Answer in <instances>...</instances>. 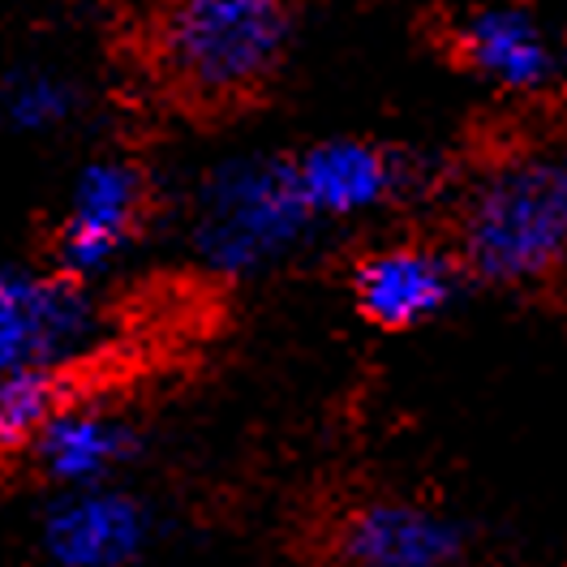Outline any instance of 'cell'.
Returning <instances> with one entry per match:
<instances>
[{"label":"cell","instance_id":"6da1fadb","mask_svg":"<svg viewBox=\"0 0 567 567\" xmlns=\"http://www.w3.org/2000/svg\"><path fill=\"white\" fill-rule=\"evenodd\" d=\"M292 27L297 0H155L138 65L173 112L228 121L271 95Z\"/></svg>","mask_w":567,"mask_h":567},{"label":"cell","instance_id":"7a4b0ae2","mask_svg":"<svg viewBox=\"0 0 567 567\" xmlns=\"http://www.w3.org/2000/svg\"><path fill=\"white\" fill-rule=\"evenodd\" d=\"M464 276L491 288H542L564 271L567 173L550 146L491 159L461 194L452 249Z\"/></svg>","mask_w":567,"mask_h":567},{"label":"cell","instance_id":"3957f363","mask_svg":"<svg viewBox=\"0 0 567 567\" xmlns=\"http://www.w3.org/2000/svg\"><path fill=\"white\" fill-rule=\"evenodd\" d=\"M322 567H461V529L404 495H353L322 512L315 525Z\"/></svg>","mask_w":567,"mask_h":567},{"label":"cell","instance_id":"277c9868","mask_svg":"<svg viewBox=\"0 0 567 567\" xmlns=\"http://www.w3.org/2000/svg\"><path fill=\"white\" fill-rule=\"evenodd\" d=\"M151 212L146 173L130 159H100L78 185L65 224L56 228V258L65 276H91L125 241H134L142 219Z\"/></svg>","mask_w":567,"mask_h":567},{"label":"cell","instance_id":"5b68a950","mask_svg":"<svg viewBox=\"0 0 567 567\" xmlns=\"http://www.w3.org/2000/svg\"><path fill=\"white\" fill-rule=\"evenodd\" d=\"M456 276H461L456 258L425 241L370 249L353 267L357 315L379 331H413L447 306Z\"/></svg>","mask_w":567,"mask_h":567},{"label":"cell","instance_id":"8992f818","mask_svg":"<svg viewBox=\"0 0 567 567\" xmlns=\"http://www.w3.org/2000/svg\"><path fill=\"white\" fill-rule=\"evenodd\" d=\"M447 52L468 73L495 82L498 91L533 95L555 78V52L529 9L482 4L447 27Z\"/></svg>","mask_w":567,"mask_h":567},{"label":"cell","instance_id":"52a82bcc","mask_svg":"<svg viewBox=\"0 0 567 567\" xmlns=\"http://www.w3.org/2000/svg\"><path fill=\"white\" fill-rule=\"evenodd\" d=\"M400 159L388 146L365 138H331L310 146L292 168V189L306 212L357 215L383 207L400 185Z\"/></svg>","mask_w":567,"mask_h":567},{"label":"cell","instance_id":"ba28073f","mask_svg":"<svg viewBox=\"0 0 567 567\" xmlns=\"http://www.w3.org/2000/svg\"><path fill=\"white\" fill-rule=\"evenodd\" d=\"M82 331V306L70 288L0 271V374L48 365L43 357Z\"/></svg>","mask_w":567,"mask_h":567},{"label":"cell","instance_id":"9c48e42d","mask_svg":"<svg viewBox=\"0 0 567 567\" xmlns=\"http://www.w3.org/2000/svg\"><path fill=\"white\" fill-rule=\"evenodd\" d=\"M130 452V430L112 413H95L82 404H65L43 425L31 464H39L52 482H91Z\"/></svg>","mask_w":567,"mask_h":567},{"label":"cell","instance_id":"30bf717a","mask_svg":"<svg viewBox=\"0 0 567 567\" xmlns=\"http://www.w3.org/2000/svg\"><path fill=\"white\" fill-rule=\"evenodd\" d=\"M70 404V383L52 365H13L0 374V468L31 461L43 425Z\"/></svg>","mask_w":567,"mask_h":567},{"label":"cell","instance_id":"8fae6325","mask_svg":"<svg viewBox=\"0 0 567 567\" xmlns=\"http://www.w3.org/2000/svg\"><path fill=\"white\" fill-rule=\"evenodd\" d=\"M138 542V512L121 498H78L52 520V546L73 567H100L130 555Z\"/></svg>","mask_w":567,"mask_h":567}]
</instances>
